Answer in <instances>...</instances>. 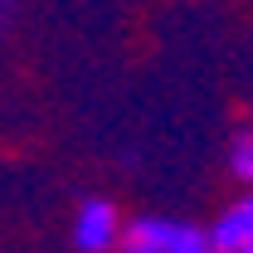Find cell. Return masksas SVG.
Segmentation results:
<instances>
[{
  "mask_svg": "<svg viewBox=\"0 0 253 253\" xmlns=\"http://www.w3.org/2000/svg\"><path fill=\"white\" fill-rule=\"evenodd\" d=\"M126 234V214L107 195H83L68 214V244L73 253H117Z\"/></svg>",
  "mask_w": 253,
  "mask_h": 253,
  "instance_id": "2",
  "label": "cell"
},
{
  "mask_svg": "<svg viewBox=\"0 0 253 253\" xmlns=\"http://www.w3.org/2000/svg\"><path fill=\"white\" fill-rule=\"evenodd\" d=\"M205 229L214 253H253V190H239Z\"/></svg>",
  "mask_w": 253,
  "mask_h": 253,
  "instance_id": "3",
  "label": "cell"
},
{
  "mask_svg": "<svg viewBox=\"0 0 253 253\" xmlns=\"http://www.w3.org/2000/svg\"><path fill=\"white\" fill-rule=\"evenodd\" d=\"M117 253H214L210 229L185 214H136L126 219Z\"/></svg>",
  "mask_w": 253,
  "mask_h": 253,
  "instance_id": "1",
  "label": "cell"
},
{
  "mask_svg": "<svg viewBox=\"0 0 253 253\" xmlns=\"http://www.w3.org/2000/svg\"><path fill=\"white\" fill-rule=\"evenodd\" d=\"M224 170L239 190H253V126H234V136L224 146Z\"/></svg>",
  "mask_w": 253,
  "mask_h": 253,
  "instance_id": "4",
  "label": "cell"
},
{
  "mask_svg": "<svg viewBox=\"0 0 253 253\" xmlns=\"http://www.w3.org/2000/svg\"><path fill=\"white\" fill-rule=\"evenodd\" d=\"M5 15H10V0H0V25H5Z\"/></svg>",
  "mask_w": 253,
  "mask_h": 253,
  "instance_id": "5",
  "label": "cell"
}]
</instances>
